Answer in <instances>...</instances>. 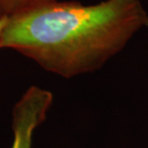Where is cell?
<instances>
[{"label": "cell", "instance_id": "1", "mask_svg": "<svg viewBox=\"0 0 148 148\" xmlns=\"http://www.w3.org/2000/svg\"><path fill=\"white\" fill-rule=\"evenodd\" d=\"M146 27L140 0H54L6 17L0 49L16 50L46 71L73 78L101 69Z\"/></svg>", "mask_w": 148, "mask_h": 148}, {"label": "cell", "instance_id": "2", "mask_svg": "<svg viewBox=\"0 0 148 148\" xmlns=\"http://www.w3.org/2000/svg\"><path fill=\"white\" fill-rule=\"evenodd\" d=\"M52 103L53 94L37 86L23 93L12 114L14 140L11 148H32L35 131L46 119Z\"/></svg>", "mask_w": 148, "mask_h": 148}, {"label": "cell", "instance_id": "3", "mask_svg": "<svg viewBox=\"0 0 148 148\" xmlns=\"http://www.w3.org/2000/svg\"><path fill=\"white\" fill-rule=\"evenodd\" d=\"M54 0H0V13L10 17Z\"/></svg>", "mask_w": 148, "mask_h": 148}, {"label": "cell", "instance_id": "4", "mask_svg": "<svg viewBox=\"0 0 148 148\" xmlns=\"http://www.w3.org/2000/svg\"><path fill=\"white\" fill-rule=\"evenodd\" d=\"M5 22H6V17H4V18H2V19H0V34H1V31H2L3 27H4Z\"/></svg>", "mask_w": 148, "mask_h": 148}, {"label": "cell", "instance_id": "5", "mask_svg": "<svg viewBox=\"0 0 148 148\" xmlns=\"http://www.w3.org/2000/svg\"><path fill=\"white\" fill-rule=\"evenodd\" d=\"M4 17H5V16H2V14H1V13H0V19L4 18Z\"/></svg>", "mask_w": 148, "mask_h": 148}]
</instances>
